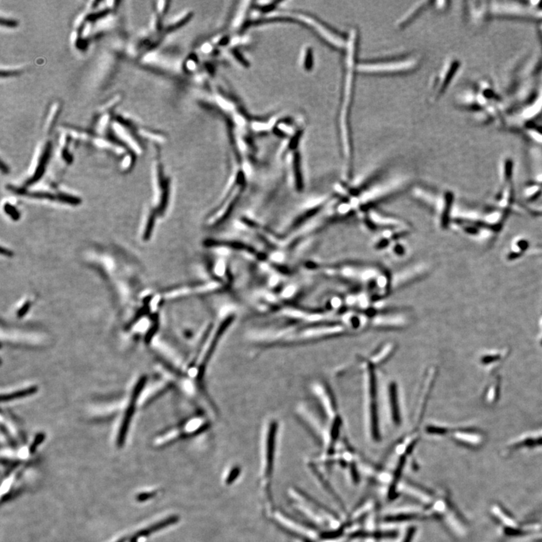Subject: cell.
<instances>
[{"mask_svg": "<svg viewBox=\"0 0 542 542\" xmlns=\"http://www.w3.org/2000/svg\"><path fill=\"white\" fill-rule=\"evenodd\" d=\"M281 422L276 416L266 417L259 436V487L266 515L276 509L273 484L277 465Z\"/></svg>", "mask_w": 542, "mask_h": 542, "instance_id": "6da1fadb", "label": "cell"}, {"mask_svg": "<svg viewBox=\"0 0 542 542\" xmlns=\"http://www.w3.org/2000/svg\"><path fill=\"white\" fill-rule=\"evenodd\" d=\"M288 496L292 508L300 518L322 532H334L345 527V523L339 518L338 515L319 503L303 490L290 487Z\"/></svg>", "mask_w": 542, "mask_h": 542, "instance_id": "7a4b0ae2", "label": "cell"}, {"mask_svg": "<svg viewBox=\"0 0 542 542\" xmlns=\"http://www.w3.org/2000/svg\"><path fill=\"white\" fill-rule=\"evenodd\" d=\"M356 33L353 31V42L347 46V58H346L345 80H344V96L339 117L340 139L342 141L343 149L346 161L348 162V167L352 162V148L350 142V106L352 103L353 88L354 83V65H355V52H356Z\"/></svg>", "mask_w": 542, "mask_h": 542, "instance_id": "3957f363", "label": "cell"}, {"mask_svg": "<svg viewBox=\"0 0 542 542\" xmlns=\"http://www.w3.org/2000/svg\"><path fill=\"white\" fill-rule=\"evenodd\" d=\"M490 18H505L523 21H534L542 23V2H489Z\"/></svg>", "mask_w": 542, "mask_h": 542, "instance_id": "277c9868", "label": "cell"}, {"mask_svg": "<svg viewBox=\"0 0 542 542\" xmlns=\"http://www.w3.org/2000/svg\"><path fill=\"white\" fill-rule=\"evenodd\" d=\"M211 419L212 417L207 414L191 416L159 435L155 445L159 447L167 446L181 440L197 436L210 428Z\"/></svg>", "mask_w": 542, "mask_h": 542, "instance_id": "5b68a950", "label": "cell"}, {"mask_svg": "<svg viewBox=\"0 0 542 542\" xmlns=\"http://www.w3.org/2000/svg\"><path fill=\"white\" fill-rule=\"evenodd\" d=\"M501 188L497 194L495 207L511 213L515 207V189L514 183V162L509 157L501 160L499 165Z\"/></svg>", "mask_w": 542, "mask_h": 542, "instance_id": "8992f818", "label": "cell"}, {"mask_svg": "<svg viewBox=\"0 0 542 542\" xmlns=\"http://www.w3.org/2000/svg\"><path fill=\"white\" fill-rule=\"evenodd\" d=\"M414 59H392L379 62L363 63L357 67L359 71L368 73H389L407 71L416 66Z\"/></svg>", "mask_w": 542, "mask_h": 542, "instance_id": "52a82bcc", "label": "cell"}, {"mask_svg": "<svg viewBox=\"0 0 542 542\" xmlns=\"http://www.w3.org/2000/svg\"><path fill=\"white\" fill-rule=\"evenodd\" d=\"M460 68V62L459 60L453 59L447 63L441 70V74L437 79V88L435 97H438L445 92L449 84L452 82L456 74Z\"/></svg>", "mask_w": 542, "mask_h": 542, "instance_id": "ba28073f", "label": "cell"}, {"mask_svg": "<svg viewBox=\"0 0 542 542\" xmlns=\"http://www.w3.org/2000/svg\"><path fill=\"white\" fill-rule=\"evenodd\" d=\"M466 12L469 22L474 26H478L490 18L489 2L471 1L467 2Z\"/></svg>", "mask_w": 542, "mask_h": 542, "instance_id": "9c48e42d", "label": "cell"}, {"mask_svg": "<svg viewBox=\"0 0 542 542\" xmlns=\"http://www.w3.org/2000/svg\"><path fill=\"white\" fill-rule=\"evenodd\" d=\"M179 517L178 515H169L165 519H161V520L158 521L154 524L150 525V526L137 532L134 536L130 538V542H138L140 539L148 537V536H151V535L154 534L157 532H159L162 529L176 525L179 522Z\"/></svg>", "mask_w": 542, "mask_h": 542, "instance_id": "30bf717a", "label": "cell"}, {"mask_svg": "<svg viewBox=\"0 0 542 542\" xmlns=\"http://www.w3.org/2000/svg\"><path fill=\"white\" fill-rule=\"evenodd\" d=\"M529 241L525 237H516L511 242L505 258L509 261H514L522 257L530 250Z\"/></svg>", "mask_w": 542, "mask_h": 542, "instance_id": "8fae6325", "label": "cell"}, {"mask_svg": "<svg viewBox=\"0 0 542 542\" xmlns=\"http://www.w3.org/2000/svg\"><path fill=\"white\" fill-rule=\"evenodd\" d=\"M542 196V176L528 183L524 189V197L528 202H533Z\"/></svg>", "mask_w": 542, "mask_h": 542, "instance_id": "7c38bea8", "label": "cell"}, {"mask_svg": "<svg viewBox=\"0 0 542 542\" xmlns=\"http://www.w3.org/2000/svg\"><path fill=\"white\" fill-rule=\"evenodd\" d=\"M241 473V469L237 465H235V466H231L228 468L225 472V477H224V482H225V484L228 485H231V484H234L235 481H236V479L239 477V474Z\"/></svg>", "mask_w": 542, "mask_h": 542, "instance_id": "4fadbf2b", "label": "cell"}, {"mask_svg": "<svg viewBox=\"0 0 542 542\" xmlns=\"http://www.w3.org/2000/svg\"><path fill=\"white\" fill-rule=\"evenodd\" d=\"M417 528L410 526L407 530V533L404 535V537L401 539V542H414L416 536H417Z\"/></svg>", "mask_w": 542, "mask_h": 542, "instance_id": "5bb4252c", "label": "cell"}, {"mask_svg": "<svg viewBox=\"0 0 542 542\" xmlns=\"http://www.w3.org/2000/svg\"><path fill=\"white\" fill-rule=\"evenodd\" d=\"M157 494H158V491L148 492V493L140 494V495H137V500L139 501H146L149 498H153Z\"/></svg>", "mask_w": 542, "mask_h": 542, "instance_id": "9a60e30c", "label": "cell"}, {"mask_svg": "<svg viewBox=\"0 0 542 542\" xmlns=\"http://www.w3.org/2000/svg\"><path fill=\"white\" fill-rule=\"evenodd\" d=\"M526 212H527L529 215H532L533 217H542V207H537V208H533V207H526Z\"/></svg>", "mask_w": 542, "mask_h": 542, "instance_id": "2e32d148", "label": "cell"}, {"mask_svg": "<svg viewBox=\"0 0 542 542\" xmlns=\"http://www.w3.org/2000/svg\"><path fill=\"white\" fill-rule=\"evenodd\" d=\"M529 253V254L531 253V255L535 256H542V244L535 246L533 249H530Z\"/></svg>", "mask_w": 542, "mask_h": 542, "instance_id": "e0dca14e", "label": "cell"}, {"mask_svg": "<svg viewBox=\"0 0 542 542\" xmlns=\"http://www.w3.org/2000/svg\"><path fill=\"white\" fill-rule=\"evenodd\" d=\"M126 541H127V539H126V538H124V539H120V540H118V542H126Z\"/></svg>", "mask_w": 542, "mask_h": 542, "instance_id": "ac0fdd59", "label": "cell"}, {"mask_svg": "<svg viewBox=\"0 0 542 542\" xmlns=\"http://www.w3.org/2000/svg\"><path fill=\"white\" fill-rule=\"evenodd\" d=\"M541 329H542V337H541V344H542V320H541Z\"/></svg>", "mask_w": 542, "mask_h": 542, "instance_id": "d6986e66", "label": "cell"}, {"mask_svg": "<svg viewBox=\"0 0 542 542\" xmlns=\"http://www.w3.org/2000/svg\"><path fill=\"white\" fill-rule=\"evenodd\" d=\"M389 403H390V404H390V405H392V402H391V401H390V402H389ZM396 402L393 403V404H396ZM393 406H394L395 408H396V407H397V406H396V404H393Z\"/></svg>", "mask_w": 542, "mask_h": 542, "instance_id": "ffe728a7", "label": "cell"}]
</instances>
